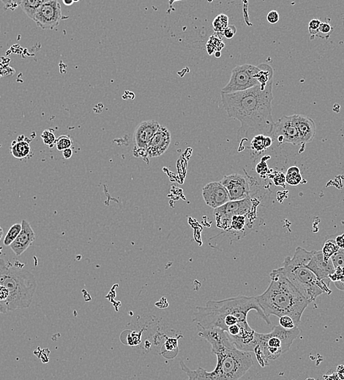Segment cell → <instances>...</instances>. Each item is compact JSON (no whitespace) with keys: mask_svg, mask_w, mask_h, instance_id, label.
Instances as JSON below:
<instances>
[{"mask_svg":"<svg viewBox=\"0 0 344 380\" xmlns=\"http://www.w3.org/2000/svg\"><path fill=\"white\" fill-rule=\"evenodd\" d=\"M221 52H216L215 53V57H221Z\"/></svg>","mask_w":344,"mask_h":380,"instance_id":"obj_49","label":"cell"},{"mask_svg":"<svg viewBox=\"0 0 344 380\" xmlns=\"http://www.w3.org/2000/svg\"><path fill=\"white\" fill-rule=\"evenodd\" d=\"M41 139L46 145L49 146L50 148L54 147L56 144V138L53 133L51 130H46L43 132L41 135Z\"/></svg>","mask_w":344,"mask_h":380,"instance_id":"obj_34","label":"cell"},{"mask_svg":"<svg viewBox=\"0 0 344 380\" xmlns=\"http://www.w3.org/2000/svg\"><path fill=\"white\" fill-rule=\"evenodd\" d=\"M160 125L157 121L147 120L141 122L136 127L133 133V142L137 150L147 153V147L159 130Z\"/></svg>","mask_w":344,"mask_h":380,"instance_id":"obj_15","label":"cell"},{"mask_svg":"<svg viewBox=\"0 0 344 380\" xmlns=\"http://www.w3.org/2000/svg\"><path fill=\"white\" fill-rule=\"evenodd\" d=\"M331 260L335 268L337 267L344 268V249H339V252L332 257Z\"/></svg>","mask_w":344,"mask_h":380,"instance_id":"obj_36","label":"cell"},{"mask_svg":"<svg viewBox=\"0 0 344 380\" xmlns=\"http://www.w3.org/2000/svg\"><path fill=\"white\" fill-rule=\"evenodd\" d=\"M336 373L339 375V378L341 380H344V365L338 366L336 368Z\"/></svg>","mask_w":344,"mask_h":380,"instance_id":"obj_44","label":"cell"},{"mask_svg":"<svg viewBox=\"0 0 344 380\" xmlns=\"http://www.w3.org/2000/svg\"><path fill=\"white\" fill-rule=\"evenodd\" d=\"M321 23L322 21L320 20L314 18V19L311 20L308 24V34H309L311 40H314L317 36Z\"/></svg>","mask_w":344,"mask_h":380,"instance_id":"obj_32","label":"cell"},{"mask_svg":"<svg viewBox=\"0 0 344 380\" xmlns=\"http://www.w3.org/2000/svg\"><path fill=\"white\" fill-rule=\"evenodd\" d=\"M63 154L65 159H70L73 155L72 150H71V149H68V150H64L63 152Z\"/></svg>","mask_w":344,"mask_h":380,"instance_id":"obj_45","label":"cell"},{"mask_svg":"<svg viewBox=\"0 0 344 380\" xmlns=\"http://www.w3.org/2000/svg\"><path fill=\"white\" fill-rule=\"evenodd\" d=\"M274 184L276 186H280V187H285L286 186V177L285 175L282 173H277L276 175H274L273 178Z\"/></svg>","mask_w":344,"mask_h":380,"instance_id":"obj_38","label":"cell"},{"mask_svg":"<svg viewBox=\"0 0 344 380\" xmlns=\"http://www.w3.org/2000/svg\"><path fill=\"white\" fill-rule=\"evenodd\" d=\"M269 287L257 301L266 317L287 315L292 318L296 326L301 322L302 316L311 302L289 282L279 268L270 273Z\"/></svg>","mask_w":344,"mask_h":380,"instance_id":"obj_3","label":"cell"},{"mask_svg":"<svg viewBox=\"0 0 344 380\" xmlns=\"http://www.w3.org/2000/svg\"><path fill=\"white\" fill-rule=\"evenodd\" d=\"M171 133L167 127L160 125L159 130L153 136L147 149L149 157H157L164 154L171 144Z\"/></svg>","mask_w":344,"mask_h":380,"instance_id":"obj_17","label":"cell"},{"mask_svg":"<svg viewBox=\"0 0 344 380\" xmlns=\"http://www.w3.org/2000/svg\"><path fill=\"white\" fill-rule=\"evenodd\" d=\"M215 355L217 357L216 367L212 372H207L201 367L193 370L182 361L179 365L188 380H239L254 364L250 353L241 351L235 346Z\"/></svg>","mask_w":344,"mask_h":380,"instance_id":"obj_4","label":"cell"},{"mask_svg":"<svg viewBox=\"0 0 344 380\" xmlns=\"http://www.w3.org/2000/svg\"><path fill=\"white\" fill-rule=\"evenodd\" d=\"M237 29L234 25L228 26L225 30H224V36L226 38L231 39L235 36V33H236Z\"/></svg>","mask_w":344,"mask_h":380,"instance_id":"obj_42","label":"cell"},{"mask_svg":"<svg viewBox=\"0 0 344 380\" xmlns=\"http://www.w3.org/2000/svg\"><path fill=\"white\" fill-rule=\"evenodd\" d=\"M300 330L297 327L286 330L280 325L274 327L269 333H257V346L255 348L261 352L264 361H275L290 349L291 344L298 337Z\"/></svg>","mask_w":344,"mask_h":380,"instance_id":"obj_7","label":"cell"},{"mask_svg":"<svg viewBox=\"0 0 344 380\" xmlns=\"http://www.w3.org/2000/svg\"><path fill=\"white\" fill-rule=\"evenodd\" d=\"M1 2L4 4V10H14L15 8L21 5V1H15V0H12V1H1Z\"/></svg>","mask_w":344,"mask_h":380,"instance_id":"obj_40","label":"cell"},{"mask_svg":"<svg viewBox=\"0 0 344 380\" xmlns=\"http://www.w3.org/2000/svg\"><path fill=\"white\" fill-rule=\"evenodd\" d=\"M228 23H229V18H228L227 15H224V14H220L214 20L212 26H213L215 32L222 33L228 27Z\"/></svg>","mask_w":344,"mask_h":380,"instance_id":"obj_29","label":"cell"},{"mask_svg":"<svg viewBox=\"0 0 344 380\" xmlns=\"http://www.w3.org/2000/svg\"><path fill=\"white\" fill-rule=\"evenodd\" d=\"M286 183L291 186H297L301 184L303 181L301 173H300V168L297 166H292L289 167L286 172Z\"/></svg>","mask_w":344,"mask_h":380,"instance_id":"obj_25","label":"cell"},{"mask_svg":"<svg viewBox=\"0 0 344 380\" xmlns=\"http://www.w3.org/2000/svg\"><path fill=\"white\" fill-rule=\"evenodd\" d=\"M63 18L60 3L57 0H46L34 17L35 24L43 29H53Z\"/></svg>","mask_w":344,"mask_h":380,"instance_id":"obj_10","label":"cell"},{"mask_svg":"<svg viewBox=\"0 0 344 380\" xmlns=\"http://www.w3.org/2000/svg\"><path fill=\"white\" fill-rule=\"evenodd\" d=\"M3 234H4V232H3L2 228L0 226V241H1V238H2Z\"/></svg>","mask_w":344,"mask_h":380,"instance_id":"obj_48","label":"cell"},{"mask_svg":"<svg viewBox=\"0 0 344 380\" xmlns=\"http://www.w3.org/2000/svg\"><path fill=\"white\" fill-rule=\"evenodd\" d=\"M30 150L29 143L24 140L14 141L10 147V153L14 157L19 159L27 157L30 153Z\"/></svg>","mask_w":344,"mask_h":380,"instance_id":"obj_22","label":"cell"},{"mask_svg":"<svg viewBox=\"0 0 344 380\" xmlns=\"http://www.w3.org/2000/svg\"><path fill=\"white\" fill-rule=\"evenodd\" d=\"M331 282H334L335 286L340 290L344 291V268L342 267H337L334 273L330 276Z\"/></svg>","mask_w":344,"mask_h":380,"instance_id":"obj_27","label":"cell"},{"mask_svg":"<svg viewBox=\"0 0 344 380\" xmlns=\"http://www.w3.org/2000/svg\"><path fill=\"white\" fill-rule=\"evenodd\" d=\"M0 285L8 292V311L29 308L37 289L35 276L27 270L0 259Z\"/></svg>","mask_w":344,"mask_h":380,"instance_id":"obj_6","label":"cell"},{"mask_svg":"<svg viewBox=\"0 0 344 380\" xmlns=\"http://www.w3.org/2000/svg\"><path fill=\"white\" fill-rule=\"evenodd\" d=\"M259 68L258 67L249 64L237 66L232 70L230 80L221 89V93L233 94L258 86L259 83L256 77Z\"/></svg>","mask_w":344,"mask_h":380,"instance_id":"obj_8","label":"cell"},{"mask_svg":"<svg viewBox=\"0 0 344 380\" xmlns=\"http://www.w3.org/2000/svg\"><path fill=\"white\" fill-rule=\"evenodd\" d=\"M177 338H170L166 341V350L169 352L177 350Z\"/></svg>","mask_w":344,"mask_h":380,"instance_id":"obj_39","label":"cell"},{"mask_svg":"<svg viewBox=\"0 0 344 380\" xmlns=\"http://www.w3.org/2000/svg\"><path fill=\"white\" fill-rule=\"evenodd\" d=\"M21 230V224H18V223H16V224L13 225V226L10 228L7 233L6 234L5 237H4V241H3L4 246H10V245H11V243L16 239V238L18 237V235H19Z\"/></svg>","mask_w":344,"mask_h":380,"instance_id":"obj_28","label":"cell"},{"mask_svg":"<svg viewBox=\"0 0 344 380\" xmlns=\"http://www.w3.org/2000/svg\"><path fill=\"white\" fill-rule=\"evenodd\" d=\"M272 136L280 144L289 143L294 146L303 145L298 130L291 120V116H282L278 122H275Z\"/></svg>","mask_w":344,"mask_h":380,"instance_id":"obj_12","label":"cell"},{"mask_svg":"<svg viewBox=\"0 0 344 380\" xmlns=\"http://www.w3.org/2000/svg\"><path fill=\"white\" fill-rule=\"evenodd\" d=\"M35 232L27 220L21 222V230L19 235L10 245V248L16 256L21 255L35 241Z\"/></svg>","mask_w":344,"mask_h":380,"instance_id":"obj_18","label":"cell"},{"mask_svg":"<svg viewBox=\"0 0 344 380\" xmlns=\"http://www.w3.org/2000/svg\"><path fill=\"white\" fill-rule=\"evenodd\" d=\"M339 247L337 243L333 238L328 239L325 241L323 248L322 249V254H323L324 258L326 261L331 260L332 257L339 252Z\"/></svg>","mask_w":344,"mask_h":380,"instance_id":"obj_26","label":"cell"},{"mask_svg":"<svg viewBox=\"0 0 344 380\" xmlns=\"http://www.w3.org/2000/svg\"><path fill=\"white\" fill-rule=\"evenodd\" d=\"M272 144V139L270 136L259 135V136H255L251 141L250 148L254 153H260L271 147Z\"/></svg>","mask_w":344,"mask_h":380,"instance_id":"obj_21","label":"cell"},{"mask_svg":"<svg viewBox=\"0 0 344 380\" xmlns=\"http://www.w3.org/2000/svg\"><path fill=\"white\" fill-rule=\"evenodd\" d=\"M220 182L227 190L231 201H242L250 197L249 176L234 173L224 176Z\"/></svg>","mask_w":344,"mask_h":380,"instance_id":"obj_11","label":"cell"},{"mask_svg":"<svg viewBox=\"0 0 344 380\" xmlns=\"http://www.w3.org/2000/svg\"><path fill=\"white\" fill-rule=\"evenodd\" d=\"M254 208V203L251 196L242 201H229L214 211L217 227L227 232L230 229L232 217L249 215Z\"/></svg>","mask_w":344,"mask_h":380,"instance_id":"obj_9","label":"cell"},{"mask_svg":"<svg viewBox=\"0 0 344 380\" xmlns=\"http://www.w3.org/2000/svg\"><path fill=\"white\" fill-rule=\"evenodd\" d=\"M314 251H308L298 246L296 248L293 257H286L283 266L279 268L283 275L311 303L315 302L317 297L323 293L331 295L332 293L329 287L325 282L319 281L306 267Z\"/></svg>","mask_w":344,"mask_h":380,"instance_id":"obj_5","label":"cell"},{"mask_svg":"<svg viewBox=\"0 0 344 380\" xmlns=\"http://www.w3.org/2000/svg\"><path fill=\"white\" fill-rule=\"evenodd\" d=\"M306 267L315 274L319 281L325 282L330 288L331 282L330 276L334 273L336 268L331 260L328 261L325 260L322 250L314 251L312 257Z\"/></svg>","mask_w":344,"mask_h":380,"instance_id":"obj_14","label":"cell"},{"mask_svg":"<svg viewBox=\"0 0 344 380\" xmlns=\"http://www.w3.org/2000/svg\"><path fill=\"white\" fill-rule=\"evenodd\" d=\"M252 310L257 311V314L267 325H270V319L265 316L257 297L245 296L210 301L205 306H198L193 322L201 330L219 328L226 331L232 325L248 322V314Z\"/></svg>","mask_w":344,"mask_h":380,"instance_id":"obj_2","label":"cell"},{"mask_svg":"<svg viewBox=\"0 0 344 380\" xmlns=\"http://www.w3.org/2000/svg\"><path fill=\"white\" fill-rule=\"evenodd\" d=\"M323 378L325 380H341L339 375L336 373V372H333L332 370L330 371L328 373L324 375Z\"/></svg>","mask_w":344,"mask_h":380,"instance_id":"obj_43","label":"cell"},{"mask_svg":"<svg viewBox=\"0 0 344 380\" xmlns=\"http://www.w3.org/2000/svg\"><path fill=\"white\" fill-rule=\"evenodd\" d=\"M248 216V215H247ZM247 216H235L231 220L230 229L226 233L234 234V235H241L245 231L246 226V217Z\"/></svg>","mask_w":344,"mask_h":380,"instance_id":"obj_24","label":"cell"},{"mask_svg":"<svg viewBox=\"0 0 344 380\" xmlns=\"http://www.w3.org/2000/svg\"><path fill=\"white\" fill-rule=\"evenodd\" d=\"M257 67L259 68V71L256 77L261 87L264 89L269 82L273 81V69L272 67L264 63L260 64Z\"/></svg>","mask_w":344,"mask_h":380,"instance_id":"obj_20","label":"cell"},{"mask_svg":"<svg viewBox=\"0 0 344 380\" xmlns=\"http://www.w3.org/2000/svg\"><path fill=\"white\" fill-rule=\"evenodd\" d=\"M280 19V16L276 10H271L266 15V20L271 24H276Z\"/></svg>","mask_w":344,"mask_h":380,"instance_id":"obj_41","label":"cell"},{"mask_svg":"<svg viewBox=\"0 0 344 380\" xmlns=\"http://www.w3.org/2000/svg\"><path fill=\"white\" fill-rule=\"evenodd\" d=\"M272 83L264 89L260 85L246 91L225 94L221 93V101L228 116L240 122L238 132L240 147L255 136H272L275 122L272 117Z\"/></svg>","mask_w":344,"mask_h":380,"instance_id":"obj_1","label":"cell"},{"mask_svg":"<svg viewBox=\"0 0 344 380\" xmlns=\"http://www.w3.org/2000/svg\"><path fill=\"white\" fill-rule=\"evenodd\" d=\"M270 158L269 156H264L261 158V162L257 166V171L258 174L264 176L267 173L268 166L266 165V160Z\"/></svg>","mask_w":344,"mask_h":380,"instance_id":"obj_37","label":"cell"},{"mask_svg":"<svg viewBox=\"0 0 344 380\" xmlns=\"http://www.w3.org/2000/svg\"><path fill=\"white\" fill-rule=\"evenodd\" d=\"M291 118L298 130L303 145L311 143L315 138L317 132L314 121L304 115H291Z\"/></svg>","mask_w":344,"mask_h":380,"instance_id":"obj_19","label":"cell"},{"mask_svg":"<svg viewBox=\"0 0 344 380\" xmlns=\"http://www.w3.org/2000/svg\"><path fill=\"white\" fill-rule=\"evenodd\" d=\"M212 46H214V47L212 49L210 54H212V52H215V51L216 52H221V49H224V44L221 38L219 39L215 37V35H213L209 40L208 43L207 44V49H210V48H212Z\"/></svg>","mask_w":344,"mask_h":380,"instance_id":"obj_31","label":"cell"},{"mask_svg":"<svg viewBox=\"0 0 344 380\" xmlns=\"http://www.w3.org/2000/svg\"><path fill=\"white\" fill-rule=\"evenodd\" d=\"M78 1H73V0H63V3L67 6L72 5L74 2Z\"/></svg>","mask_w":344,"mask_h":380,"instance_id":"obj_47","label":"cell"},{"mask_svg":"<svg viewBox=\"0 0 344 380\" xmlns=\"http://www.w3.org/2000/svg\"><path fill=\"white\" fill-rule=\"evenodd\" d=\"M306 380H316L312 379V378H310V379H307Z\"/></svg>","mask_w":344,"mask_h":380,"instance_id":"obj_50","label":"cell"},{"mask_svg":"<svg viewBox=\"0 0 344 380\" xmlns=\"http://www.w3.org/2000/svg\"><path fill=\"white\" fill-rule=\"evenodd\" d=\"M8 312L7 305L4 302H0V314H6Z\"/></svg>","mask_w":344,"mask_h":380,"instance_id":"obj_46","label":"cell"},{"mask_svg":"<svg viewBox=\"0 0 344 380\" xmlns=\"http://www.w3.org/2000/svg\"><path fill=\"white\" fill-rule=\"evenodd\" d=\"M46 1V0H23L21 2V7L24 13L31 19L33 20L35 14L38 12L40 6Z\"/></svg>","mask_w":344,"mask_h":380,"instance_id":"obj_23","label":"cell"},{"mask_svg":"<svg viewBox=\"0 0 344 380\" xmlns=\"http://www.w3.org/2000/svg\"><path fill=\"white\" fill-rule=\"evenodd\" d=\"M56 147H57V150L59 151H64V150H68V149H71V145H72V141L71 139L68 137V136H60L57 140H56Z\"/></svg>","mask_w":344,"mask_h":380,"instance_id":"obj_30","label":"cell"},{"mask_svg":"<svg viewBox=\"0 0 344 380\" xmlns=\"http://www.w3.org/2000/svg\"><path fill=\"white\" fill-rule=\"evenodd\" d=\"M333 32V28L332 27L329 23L322 22L321 23L320 26H319V33H318L317 37L318 38L328 39Z\"/></svg>","mask_w":344,"mask_h":380,"instance_id":"obj_33","label":"cell"},{"mask_svg":"<svg viewBox=\"0 0 344 380\" xmlns=\"http://www.w3.org/2000/svg\"></svg>","mask_w":344,"mask_h":380,"instance_id":"obj_51","label":"cell"},{"mask_svg":"<svg viewBox=\"0 0 344 380\" xmlns=\"http://www.w3.org/2000/svg\"><path fill=\"white\" fill-rule=\"evenodd\" d=\"M279 325L286 330L293 329L297 327L292 318L287 315L279 317Z\"/></svg>","mask_w":344,"mask_h":380,"instance_id":"obj_35","label":"cell"},{"mask_svg":"<svg viewBox=\"0 0 344 380\" xmlns=\"http://www.w3.org/2000/svg\"><path fill=\"white\" fill-rule=\"evenodd\" d=\"M202 197L206 204L214 209H218L231 201L227 190L220 181L206 184L202 189Z\"/></svg>","mask_w":344,"mask_h":380,"instance_id":"obj_13","label":"cell"},{"mask_svg":"<svg viewBox=\"0 0 344 380\" xmlns=\"http://www.w3.org/2000/svg\"><path fill=\"white\" fill-rule=\"evenodd\" d=\"M199 336L211 344L212 354H216L235 346L227 332L219 328L201 330L199 333Z\"/></svg>","mask_w":344,"mask_h":380,"instance_id":"obj_16","label":"cell"}]
</instances>
